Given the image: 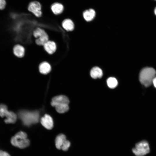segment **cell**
Masks as SVG:
<instances>
[{"label": "cell", "mask_w": 156, "mask_h": 156, "mask_svg": "<svg viewBox=\"0 0 156 156\" xmlns=\"http://www.w3.org/2000/svg\"><path fill=\"white\" fill-rule=\"evenodd\" d=\"M0 156H10L6 152L0 150Z\"/></svg>", "instance_id": "7402d4cb"}, {"label": "cell", "mask_w": 156, "mask_h": 156, "mask_svg": "<svg viewBox=\"0 0 156 156\" xmlns=\"http://www.w3.org/2000/svg\"><path fill=\"white\" fill-rule=\"evenodd\" d=\"M4 117H6L4 120V122L6 123H14L15 122L17 119V116L14 112L8 110L5 113Z\"/></svg>", "instance_id": "2e32d148"}, {"label": "cell", "mask_w": 156, "mask_h": 156, "mask_svg": "<svg viewBox=\"0 0 156 156\" xmlns=\"http://www.w3.org/2000/svg\"><path fill=\"white\" fill-rule=\"evenodd\" d=\"M42 125L48 129H52L53 127V121L51 117L48 114H45L41 119Z\"/></svg>", "instance_id": "9c48e42d"}, {"label": "cell", "mask_w": 156, "mask_h": 156, "mask_svg": "<svg viewBox=\"0 0 156 156\" xmlns=\"http://www.w3.org/2000/svg\"><path fill=\"white\" fill-rule=\"evenodd\" d=\"M33 35L36 39L35 42L39 46H43L48 40L49 37L47 34L43 29L37 28L33 31Z\"/></svg>", "instance_id": "5b68a950"}, {"label": "cell", "mask_w": 156, "mask_h": 156, "mask_svg": "<svg viewBox=\"0 0 156 156\" xmlns=\"http://www.w3.org/2000/svg\"></svg>", "instance_id": "d4e9b609"}, {"label": "cell", "mask_w": 156, "mask_h": 156, "mask_svg": "<svg viewBox=\"0 0 156 156\" xmlns=\"http://www.w3.org/2000/svg\"><path fill=\"white\" fill-rule=\"evenodd\" d=\"M96 12L94 10L90 9L84 11L83 13V16L85 20L87 21L92 20L94 18Z\"/></svg>", "instance_id": "e0dca14e"}, {"label": "cell", "mask_w": 156, "mask_h": 156, "mask_svg": "<svg viewBox=\"0 0 156 156\" xmlns=\"http://www.w3.org/2000/svg\"><path fill=\"white\" fill-rule=\"evenodd\" d=\"M69 101L68 99L66 96L64 95H59L53 98L51 102L52 106L55 107V105L62 104L68 105Z\"/></svg>", "instance_id": "ba28073f"}, {"label": "cell", "mask_w": 156, "mask_h": 156, "mask_svg": "<svg viewBox=\"0 0 156 156\" xmlns=\"http://www.w3.org/2000/svg\"><path fill=\"white\" fill-rule=\"evenodd\" d=\"M6 3L5 0H0V10H3L5 7Z\"/></svg>", "instance_id": "44dd1931"}, {"label": "cell", "mask_w": 156, "mask_h": 156, "mask_svg": "<svg viewBox=\"0 0 156 156\" xmlns=\"http://www.w3.org/2000/svg\"><path fill=\"white\" fill-rule=\"evenodd\" d=\"M156 71L153 68L146 67L143 68L139 75V80L140 83L146 87L149 86L153 83L156 77Z\"/></svg>", "instance_id": "6da1fadb"}, {"label": "cell", "mask_w": 156, "mask_h": 156, "mask_svg": "<svg viewBox=\"0 0 156 156\" xmlns=\"http://www.w3.org/2000/svg\"><path fill=\"white\" fill-rule=\"evenodd\" d=\"M70 145V142L66 140L65 135L60 134L57 136L55 139V145L58 149L66 151L68 150Z\"/></svg>", "instance_id": "8992f818"}, {"label": "cell", "mask_w": 156, "mask_h": 156, "mask_svg": "<svg viewBox=\"0 0 156 156\" xmlns=\"http://www.w3.org/2000/svg\"><path fill=\"white\" fill-rule=\"evenodd\" d=\"M55 107L56 111L60 113H64L67 112L69 108L68 105L66 104L57 105Z\"/></svg>", "instance_id": "d6986e66"}, {"label": "cell", "mask_w": 156, "mask_h": 156, "mask_svg": "<svg viewBox=\"0 0 156 156\" xmlns=\"http://www.w3.org/2000/svg\"><path fill=\"white\" fill-rule=\"evenodd\" d=\"M150 149L148 142L142 140L137 143L132 149V151L136 156H144L149 153Z\"/></svg>", "instance_id": "277c9868"}, {"label": "cell", "mask_w": 156, "mask_h": 156, "mask_svg": "<svg viewBox=\"0 0 156 156\" xmlns=\"http://www.w3.org/2000/svg\"><path fill=\"white\" fill-rule=\"evenodd\" d=\"M27 9L29 11L37 17H40L42 15L41 5L38 1H34L30 2L29 4Z\"/></svg>", "instance_id": "52a82bcc"}, {"label": "cell", "mask_w": 156, "mask_h": 156, "mask_svg": "<svg viewBox=\"0 0 156 156\" xmlns=\"http://www.w3.org/2000/svg\"><path fill=\"white\" fill-rule=\"evenodd\" d=\"M153 83L154 86L156 88V77L154 79L153 81Z\"/></svg>", "instance_id": "603a6c76"}, {"label": "cell", "mask_w": 156, "mask_h": 156, "mask_svg": "<svg viewBox=\"0 0 156 156\" xmlns=\"http://www.w3.org/2000/svg\"><path fill=\"white\" fill-rule=\"evenodd\" d=\"M62 25L63 28L67 31H72L74 28V24L73 22L69 18L64 19L62 22Z\"/></svg>", "instance_id": "5bb4252c"}, {"label": "cell", "mask_w": 156, "mask_h": 156, "mask_svg": "<svg viewBox=\"0 0 156 156\" xmlns=\"http://www.w3.org/2000/svg\"><path fill=\"white\" fill-rule=\"evenodd\" d=\"M154 13L155 15H156V7H155L154 10Z\"/></svg>", "instance_id": "cb8c5ba5"}, {"label": "cell", "mask_w": 156, "mask_h": 156, "mask_svg": "<svg viewBox=\"0 0 156 156\" xmlns=\"http://www.w3.org/2000/svg\"><path fill=\"white\" fill-rule=\"evenodd\" d=\"M91 77L94 79L101 78L103 75V72L101 68L95 66L92 68L90 72Z\"/></svg>", "instance_id": "9a60e30c"}, {"label": "cell", "mask_w": 156, "mask_h": 156, "mask_svg": "<svg viewBox=\"0 0 156 156\" xmlns=\"http://www.w3.org/2000/svg\"><path fill=\"white\" fill-rule=\"evenodd\" d=\"M51 9L52 12L54 14L57 15L61 14L63 12L64 7L62 3L56 2L51 5Z\"/></svg>", "instance_id": "7c38bea8"}, {"label": "cell", "mask_w": 156, "mask_h": 156, "mask_svg": "<svg viewBox=\"0 0 156 156\" xmlns=\"http://www.w3.org/2000/svg\"><path fill=\"white\" fill-rule=\"evenodd\" d=\"M14 55L18 58H22L24 56L25 50L24 47L20 44L14 45L13 49Z\"/></svg>", "instance_id": "8fae6325"}, {"label": "cell", "mask_w": 156, "mask_h": 156, "mask_svg": "<svg viewBox=\"0 0 156 156\" xmlns=\"http://www.w3.org/2000/svg\"><path fill=\"white\" fill-rule=\"evenodd\" d=\"M45 51L49 54L54 53L57 49V45L53 41L48 40L43 46Z\"/></svg>", "instance_id": "30bf717a"}, {"label": "cell", "mask_w": 156, "mask_h": 156, "mask_svg": "<svg viewBox=\"0 0 156 156\" xmlns=\"http://www.w3.org/2000/svg\"><path fill=\"white\" fill-rule=\"evenodd\" d=\"M8 111L7 106L3 104H0V116L1 117H4L5 114Z\"/></svg>", "instance_id": "ffe728a7"}, {"label": "cell", "mask_w": 156, "mask_h": 156, "mask_svg": "<svg viewBox=\"0 0 156 156\" xmlns=\"http://www.w3.org/2000/svg\"><path fill=\"white\" fill-rule=\"evenodd\" d=\"M107 83L109 88L111 89H114L117 86L118 82L116 78L111 77L107 79Z\"/></svg>", "instance_id": "ac0fdd59"}, {"label": "cell", "mask_w": 156, "mask_h": 156, "mask_svg": "<svg viewBox=\"0 0 156 156\" xmlns=\"http://www.w3.org/2000/svg\"><path fill=\"white\" fill-rule=\"evenodd\" d=\"M11 143L14 146L20 148H25L30 144L27 134L22 131L19 132L13 136L11 139Z\"/></svg>", "instance_id": "7a4b0ae2"}, {"label": "cell", "mask_w": 156, "mask_h": 156, "mask_svg": "<svg viewBox=\"0 0 156 156\" xmlns=\"http://www.w3.org/2000/svg\"><path fill=\"white\" fill-rule=\"evenodd\" d=\"M18 115L24 124L27 126L37 122L39 117L38 112L36 111H22L19 113Z\"/></svg>", "instance_id": "3957f363"}, {"label": "cell", "mask_w": 156, "mask_h": 156, "mask_svg": "<svg viewBox=\"0 0 156 156\" xmlns=\"http://www.w3.org/2000/svg\"><path fill=\"white\" fill-rule=\"evenodd\" d=\"M39 69L40 73L45 75L49 73L51 70V66L47 62L44 61L41 63L39 66Z\"/></svg>", "instance_id": "4fadbf2b"}]
</instances>
